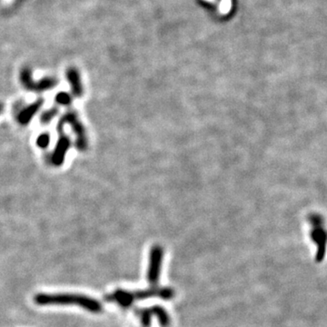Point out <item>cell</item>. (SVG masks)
<instances>
[{
	"label": "cell",
	"instance_id": "cell-11",
	"mask_svg": "<svg viewBox=\"0 0 327 327\" xmlns=\"http://www.w3.org/2000/svg\"><path fill=\"white\" fill-rule=\"evenodd\" d=\"M72 94H68L66 92H60L56 94L55 97V101L58 105H64V106H68L71 105L73 102Z\"/></svg>",
	"mask_w": 327,
	"mask_h": 327
},
{
	"label": "cell",
	"instance_id": "cell-6",
	"mask_svg": "<svg viewBox=\"0 0 327 327\" xmlns=\"http://www.w3.org/2000/svg\"><path fill=\"white\" fill-rule=\"evenodd\" d=\"M309 221L312 226L310 236L317 246L316 260L322 261L326 254V244H327V233L323 228V218L317 215L310 216Z\"/></svg>",
	"mask_w": 327,
	"mask_h": 327
},
{
	"label": "cell",
	"instance_id": "cell-8",
	"mask_svg": "<svg viewBox=\"0 0 327 327\" xmlns=\"http://www.w3.org/2000/svg\"><path fill=\"white\" fill-rule=\"evenodd\" d=\"M44 99L43 98H39V99L34 101L32 104L26 106L23 108L19 114L17 115V121L22 125V126H27L28 123L32 120L34 116L39 112V109L42 107L44 104Z\"/></svg>",
	"mask_w": 327,
	"mask_h": 327
},
{
	"label": "cell",
	"instance_id": "cell-1",
	"mask_svg": "<svg viewBox=\"0 0 327 327\" xmlns=\"http://www.w3.org/2000/svg\"><path fill=\"white\" fill-rule=\"evenodd\" d=\"M34 302L39 305H78L85 310L99 314L103 306L98 300L78 294H39L35 295Z\"/></svg>",
	"mask_w": 327,
	"mask_h": 327
},
{
	"label": "cell",
	"instance_id": "cell-12",
	"mask_svg": "<svg viewBox=\"0 0 327 327\" xmlns=\"http://www.w3.org/2000/svg\"><path fill=\"white\" fill-rule=\"evenodd\" d=\"M50 144V136L49 134L43 133L39 136L38 139H37V144L38 146L42 148V149H46L48 147Z\"/></svg>",
	"mask_w": 327,
	"mask_h": 327
},
{
	"label": "cell",
	"instance_id": "cell-4",
	"mask_svg": "<svg viewBox=\"0 0 327 327\" xmlns=\"http://www.w3.org/2000/svg\"><path fill=\"white\" fill-rule=\"evenodd\" d=\"M19 79H20L21 85L25 89L29 91L38 92V93L54 89L58 84L57 79L54 78H41L39 81L35 82L32 78V71L28 67L23 68L20 72Z\"/></svg>",
	"mask_w": 327,
	"mask_h": 327
},
{
	"label": "cell",
	"instance_id": "cell-7",
	"mask_svg": "<svg viewBox=\"0 0 327 327\" xmlns=\"http://www.w3.org/2000/svg\"><path fill=\"white\" fill-rule=\"evenodd\" d=\"M57 134H58V139L56 146L53 150L52 155L50 157V160L53 166L60 167L65 161L67 151L71 146V140L64 132Z\"/></svg>",
	"mask_w": 327,
	"mask_h": 327
},
{
	"label": "cell",
	"instance_id": "cell-10",
	"mask_svg": "<svg viewBox=\"0 0 327 327\" xmlns=\"http://www.w3.org/2000/svg\"><path fill=\"white\" fill-rule=\"evenodd\" d=\"M58 113H59V106H53L49 109L43 112L40 117L41 125L44 126V125L49 124L58 115Z\"/></svg>",
	"mask_w": 327,
	"mask_h": 327
},
{
	"label": "cell",
	"instance_id": "cell-2",
	"mask_svg": "<svg viewBox=\"0 0 327 327\" xmlns=\"http://www.w3.org/2000/svg\"><path fill=\"white\" fill-rule=\"evenodd\" d=\"M65 125H69L72 128L73 132L76 135V146L79 151L85 152L89 148V138L87 135L86 128L81 122L78 114L72 108L67 109V112L60 117L56 125L57 133L64 132Z\"/></svg>",
	"mask_w": 327,
	"mask_h": 327
},
{
	"label": "cell",
	"instance_id": "cell-13",
	"mask_svg": "<svg viewBox=\"0 0 327 327\" xmlns=\"http://www.w3.org/2000/svg\"><path fill=\"white\" fill-rule=\"evenodd\" d=\"M3 110H4V105L2 103H0V114H2Z\"/></svg>",
	"mask_w": 327,
	"mask_h": 327
},
{
	"label": "cell",
	"instance_id": "cell-5",
	"mask_svg": "<svg viewBox=\"0 0 327 327\" xmlns=\"http://www.w3.org/2000/svg\"><path fill=\"white\" fill-rule=\"evenodd\" d=\"M163 259L164 249L159 245H154L150 250L149 263L146 277L150 286H159Z\"/></svg>",
	"mask_w": 327,
	"mask_h": 327
},
{
	"label": "cell",
	"instance_id": "cell-3",
	"mask_svg": "<svg viewBox=\"0 0 327 327\" xmlns=\"http://www.w3.org/2000/svg\"><path fill=\"white\" fill-rule=\"evenodd\" d=\"M137 316H139L144 327H150L154 318L157 320L162 327H169L171 325V318L169 314L165 308L159 305L137 310Z\"/></svg>",
	"mask_w": 327,
	"mask_h": 327
},
{
	"label": "cell",
	"instance_id": "cell-9",
	"mask_svg": "<svg viewBox=\"0 0 327 327\" xmlns=\"http://www.w3.org/2000/svg\"><path fill=\"white\" fill-rule=\"evenodd\" d=\"M67 78L68 83L71 87L73 97H82L84 93L83 85L81 81L80 74L75 67L68 68L67 71Z\"/></svg>",
	"mask_w": 327,
	"mask_h": 327
}]
</instances>
